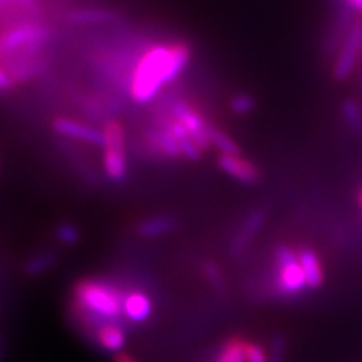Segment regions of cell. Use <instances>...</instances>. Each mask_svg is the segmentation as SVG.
I'll return each mask as SVG.
<instances>
[{"label":"cell","mask_w":362,"mask_h":362,"mask_svg":"<svg viewBox=\"0 0 362 362\" xmlns=\"http://www.w3.org/2000/svg\"><path fill=\"white\" fill-rule=\"evenodd\" d=\"M255 106V100L247 94H239L231 100V109L237 115H245V113L251 112Z\"/></svg>","instance_id":"22"},{"label":"cell","mask_w":362,"mask_h":362,"mask_svg":"<svg viewBox=\"0 0 362 362\" xmlns=\"http://www.w3.org/2000/svg\"><path fill=\"white\" fill-rule=\"evenodd\" d=\"M74 300L85 313L101 319H115L122 313L121 294L106 282L95 279L78 281L73 290Z\"/></svg>","instance_id":"2"},{"label":"cell","mask_w":362,"mask_h":362,"mask_svg":"<svg viewBox=\"0 0 362 362\" xmlns=\"http://www.w3.org/2000/svg\"><path fill=\"white\" fill-rule=\"evenodd\" d=\"M17 82L13 78V76H11L5 68L0 65V90L2 93H5V90H13L16 88Z\"/></svg>","instance_id":"26"},{"label":"cell","mask_w":362,"mask_h":362,"mask_svg":"<svg viewBox=\"0 0 362 362\" xmlns=\"http://www.w3.org/2000/svg\"><path fill=\"white\" fill-rule=\"evenodd\" d=\"M279 266L278 274V287L282 293L286 294H296L302 291V288L307 287V281H305L303 270L300 267L299 258H293L290 262Z\"/></svg>","instance_id":"8"},{"label":"cell","mask_w":362,"mask_h":362,"mask_svg":"<svg viewBox=\"0 0 362 362\" xmlns=\"http://www.w3.org/2000/svg\"><path fill=\"white\" fill-rule=\"evenodd\" d=\"M300 267L303 270L305 281H307V287L317 288L323 284V270L319 262V257L315 255L311 249H302L298 254Z\"/></svg>","instance_id":"11"},{"label":"cell","mask_w":362,"mask_h":362,"mask_svg":"<svg viewBox=\"0 0 362 362\" xmlns=\"http://www.w3.org/2000/svg\"><path fill=\"white\" fill-rule=\"evenodd\" d=\"M173 113L174 118L186 127L192 141L199 146V150H206L211 142L209 136V126H206L199 113L185 101H175L173 105Z\"/></svg>","instance_id":"5"},{"label":"cell","mask_w":362,"mask_h":362,"mask_svg":"<svg viewBox=\"0 0 362 362\" xmlns=\"http://www.w3.org/2000/svg\"><path fill=\"white\" fill-rule=\"evenodd\" d=\"M117 14L109 9H95V8H82L68 11L65 20L76 26H88V25H105V23L113 21Z\"/></svg>","instance_id":"10"},{"label":"cell","mask_w":362,"mask_h":362,"mask_svg":"<svg viewBox=\"0 0 362 362\" xmlns=\"http://www.w3.org/2000/svg\"><path fill=\"white\" fill-rule=\"evenodd\" d=\"M97 339L100 346L109 350V352H119L124 344H126V335H124V331L117 325L101 326L97 334Z\"/></svg>","instance_id":"13"},{"label":"cell","mask_w":362,"mask_h":362,"mask_svg":"<svg viewBox=\"0 0 362 362\" xmlns=\"http://www.w3.org/2000/svg\"><path fill=\"white\" fill-rule=\"evenodd\" d=\"M359 202H361V207H362V192H361V198H359Z\"/></svg>","instance_id":"29"},{"label":"cell","mask_w":362,"mask_h":362,"mask_svg":"<svg viewBox=\"0 0 362 362\" xmlns=\"http://www.w3.org/2000/svg\"><path fill=\"white\" fill-rule=\"evenodd\" d=\"M246 362H267V355L264 349L258 344H246L245 350Z\"/></svg>","instance_id":"24"},{"label":"cell","mask_w":362,"mask_h":362,"mask_svg":"<svg viewBox=\"0 0 362 362\" xmlns=\"http://www.w3.org/2000/svg\"><path fill=\"white\" fill-rule=\"evenodd\" d=\"M361 47H362V28L355 26L346 37L343 49L339 52V56L335 62V66H334L335 81H346V78L352 74Z\"/></svg>","instance_id":"6"},{"label":"cell","mask_w":362,"mask_h":362,"mask_svg":"<svg viewBox=\"0 0 362 362\" xmlns=\"http://www.w3.org/2000/svg\"><path fill=\"white\" fill-rule=\"evenodd\" d=\"M347 9H356L362 13V0H341Z\"/></svg>","instance_id":"27"},{"label":"cell","mask_w":362,"mask_h":362,"mask_svg":"<svg viewBox=\"0 0 362 362\" xmlns=\"http://www.w3.org/2000/svg\"><path fill=\"white\" fill-rule=\"evenodd\" d=\"M52 127L56 133L66 136V138L89 142L93 145H103L105 144L103 132H98L93 127L86 126V124L78 122L71 118H56L52 122Z\"/></svg>","instance_id":"7"},{"label":"cell","mask_w":362,"mask_h":362,"mask_svg":"<svg viewBox=\"0 0 362 362\" xmlns=\"http://www.w3.org/2000/svg\"><path fill=\"white\" fill-rule=\"evenodd\" d=\"M105 136V171L112 181H122L127 174L126 151H124V130L117 121H109L103 130Z\"/></svg>","instance_id":"3"},{"label":"cell","mask_w":362,"mask_h":362,"mask_svg":"<svg viewBox=\"0 0 362 362\" xmlns=\"http://www.w3.org/2000/svg\"><path fill=\"white\" fill-rule=\"evenodd\" d=\"M56 237H58V240L64 245H74L78 242V237H81V234H78V230L74 225L62 223L58 226V228H56Z\"/></svg>","instance_id":"21"},{"label":"cell","mask_w":362,"mask_h":362,"mask_svg":"<svg viewBox=\"0 0 362 362\" xmlns=\"http://www.w3.org/2000/svg\"><path fill=\"white\" fill-rule=\"evenodd\" d=\"M122 311L126 313L130 320L133 322H144L151 314V300L148 296H145L142 293H132L124 299Z\"/></svg>","instance_id":"12"},{"label":"cell","mask_w":362,"mask_h":362,"mask_svg":"<svg viewBox=\"0 0 362 362\" xmlns=\"http://www.w3.org/2000/svg\"><path fill=\"white\" fill-rule=\"evenodd\" d=\"M343 115L350 127L356 132H362V110L352 100L344 101Z\"/></svg>","instance_id":"20"},{"label":"cell","mask_w":362,"mask_h":362,"mask_svg":"<svg viewBox=\"0 0 362 362\" xmlns=\"http://www.w3.org/2000/svg\"><path fill=\"white\" fill-rule=\"evenodd\" d=\"M115 362H138L136 359H133L132 356H129V355H124V354H121V355H118L117 358H115Z\"/></svg>","instance_id":"28"},{"label":"cell","mask_w":362,"mask_h":362,"mask_svg":"<svg viewBox=\"0 0 362 362\" xmlns=\"http://www.w3.org/2000/svg\"><path fill=\"white\" fill-rule=\"evenodd\" d=\"M219 166L222 171L233 175L242 183H255L259 177L255 165L234 154H221Z\"/></svg>","instance_id":"9"},{"label":"cell","mask_w":362,"mask_h":362,"mask_svg":"<svg viewBox=\"0 0 362 362\" xmlns=\"http://www.w3.org/2000/svg\"><path fill=\"white\" fill-rule=\"evenodd\" d=\"M209 136H210V142L216 146V148H219L222 154H234V156L240 154V148L237 146V144L222 130L209 126Z\"/></svg>","instance_id":"17"},{"label":"cell","mask_w":362,"mask_h":362,"mask_svg":"<svg viewBox=\"0 0 362 362\" xmlns=\"http://www.w3.org/2000/svg\"><path fill=\"white\" fill-rule=\"evenodd\" d=\"M50 29L41 23H23L0 33V54L28 47H44L50 38Z\"/></svg>","instance_id":"4"},{"label":"cell","mask_w":362,"mask_h":362,"mask_svg":"<svg viewBox=\"0 0 362 362\" xmlns=\"http://www.w3.org/2000/svg\"><path fill=\"white\" fill-rule=\"evenodd\" d=\"M156 142H157L158 148H160L165 154L171 156V157L181 156L180 141L173 134V132L168 129V126L156 133Z\"/></svg>","instance_id":"18"},{"label":"cell","mask_w":362,"mask_h":362,"mask_svg":"<svg viewBox=\"0 0 362 362\" xmlns=\"http://www.w3.org/2000/svg\"><path fill=\"white\" fill-rule=\"evenodd\" d=\"M264 222V213L263 211H255L252 213L249 219L246 221L243 230L240 231V234L235 237L234 245H233V251L234 252H239L242 249L246 246V243L252 239L254 234L262 228V225Z\"/></svg>","instance_id":"15"},{"label":"cell","mask_w":362,"mask_h":362,"mask_svg":"<svg viewBox=\"0 0 362 362\" xmlns=\"http://www.w3.org/2000/svg\"><path fill=\"white\" fill-rule=\"evenodd\" d=\"M175 225H177V222L173 218H168V216L153 218V219H148V221H144L139 225L138 233L142 237L154 239V237H160V235L171 233L175 228Z\"/></svg>","instance_id":"14"},{"label":"cell","mask_w":362,"mask_h":362,"mask_svg":"<svg viewBox=\"0 0 362 362\" xmlns=\"http://www.w3.org/2000/svg\"><path fill=\"white\" fill-rule=\"evenodd\" d=\"M204 274H206V276L209 278V281L211 282L214 287L222 288L223 279H222V275H221V272H219L216 264H213V263L204 264Z\"/></svg>","instance_id":"25"},{"label":"cell","mask_w":362,"mask_h":362,"mask_svg":"<svg viewBox=\"0 0 362 362\" xmlns=\"http://www.w3.org/2000/svg\"><path fill=\"white\" fill-rule=\"evenodd\" d=\"M246 343L239 338H233L223 346L216 362H246Z\"/></svg>","instance_id":"16"},{"label":"cell","mask_w":362,"mask_h":362,"mask_svg":"<svg viewBox=\"0 0 362 362\" xmlns=\"http://www.w3.org/2000/svg\"><path fill=\"white\" fill-rule=\"evenodd\" d=\"M190 59V47L186 42L156 45L144 54L133 73L130 94L138 103L153 100L165 83L185 70Z\"/></svg>","instance_id":"1"},{"label":"cell","mask_w":362,"mask_h":362,"mask_svg":"<svg viewBox=\"0 0 362 362\" xmlns=\"http://www.w3.org/2000/svg\"><path fill=\"white\" fill-rule=\"evenodd\" d=\"M53 263H54V255L44 252V254H40V255H35L33 258H30L26 263L25 269L29 275H40V274H42V272L47 270Z\"/></svg>","instance_id":"19"},{"label":"cell","mask_w":362,"mask_h":362,"mask_svg":"<svg viewBox=\"0 0 362 362\" xmlns=\"http://www.w3.org/2000/svg\"><path fill=\"white\" fill-rule=\"evenodd\" d=\"M180 148H181V156L187 157L189 160H198L199 156H201L199 146L194 141H192L190 136L180 139Z\"/></svg>","instance_id":"23"}]
</instances>
